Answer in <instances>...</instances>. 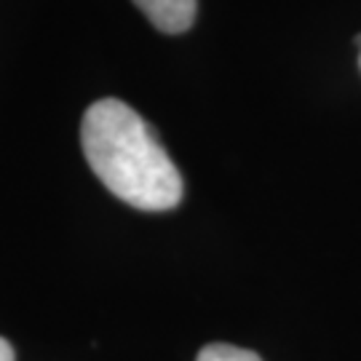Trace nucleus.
<instances>
[{
	"label": "nucleus",
	"mask_w": 361,
	"mask_h": 361,
	"mask_svg": "<svg viewBox=\"0 0 361 361\" xmlns=\"http://www.w3.org/2000/svg\"><path fill=\"white\" fill-rule=\"evenodd\" d=\"M80 145L91 171L123 204L142 212H169L185 185L155 131L121 99H97L80 121Z\"/></svg>",
	"instance_id": "nucleus-1"
},
{
	"label": "nucleus",
	"mask_w": 361,
	"mask_h": 361,
	"mask_svg": "<svg viewBox=\"0 0 361 361\" xmlns=\"http://www.w3.org/2000/svg\"><path fill=\"white\" fill-rule=\"evenodd\" d=\"M134 6L153 22L155 30L166 35H180L195 22V0H134Z\"/></svg>",
	"instance_id": "nucleus-2"
},
{
	"label": "nucleus",
	"mask_w": 361,
	"mask_h": 361,
	"mask_svg": "<svg viewBox=\"0 0 361 361\" xmlns=\"http://www.w3.org/2000/svg\"><path fill=\"white\" fill-rule=\"evenodd\" d=\"M195 361H262L257 353L238 345H228V343H212L207 348H201Z\"/></svg>",
	"instance_id": "nucleus-3"
},
{
	"label": "nucleus",
	"mask_w": 361,
	"mask_h": 361,
	"mask_svg": "<svg viewBox=\"0 0 361 361\" xmlns=\"http://www.w3.org/2000/svg\"><path fill=\"white\" fill-rule=\"evenodd\" d=\"M0 361H16V350L6 337H0Z\"/></svg>",
	"instance_id": "nucleus-4"
},
{
	"label": "nucleus",
	"mask_w": 361,
	"mask_h": 361,
	"mask_svg": "<svg viewBox=\"0 0 361 361\" xmlns=\"http://www.w3.org/2000/svg\"><path fill=\"white\" fill-rule=\"evenodd\" d=\"M359 65H361V56H359Z\"/></svg>",
	"instance_id": "nucleus-5"
}]
</instances>
